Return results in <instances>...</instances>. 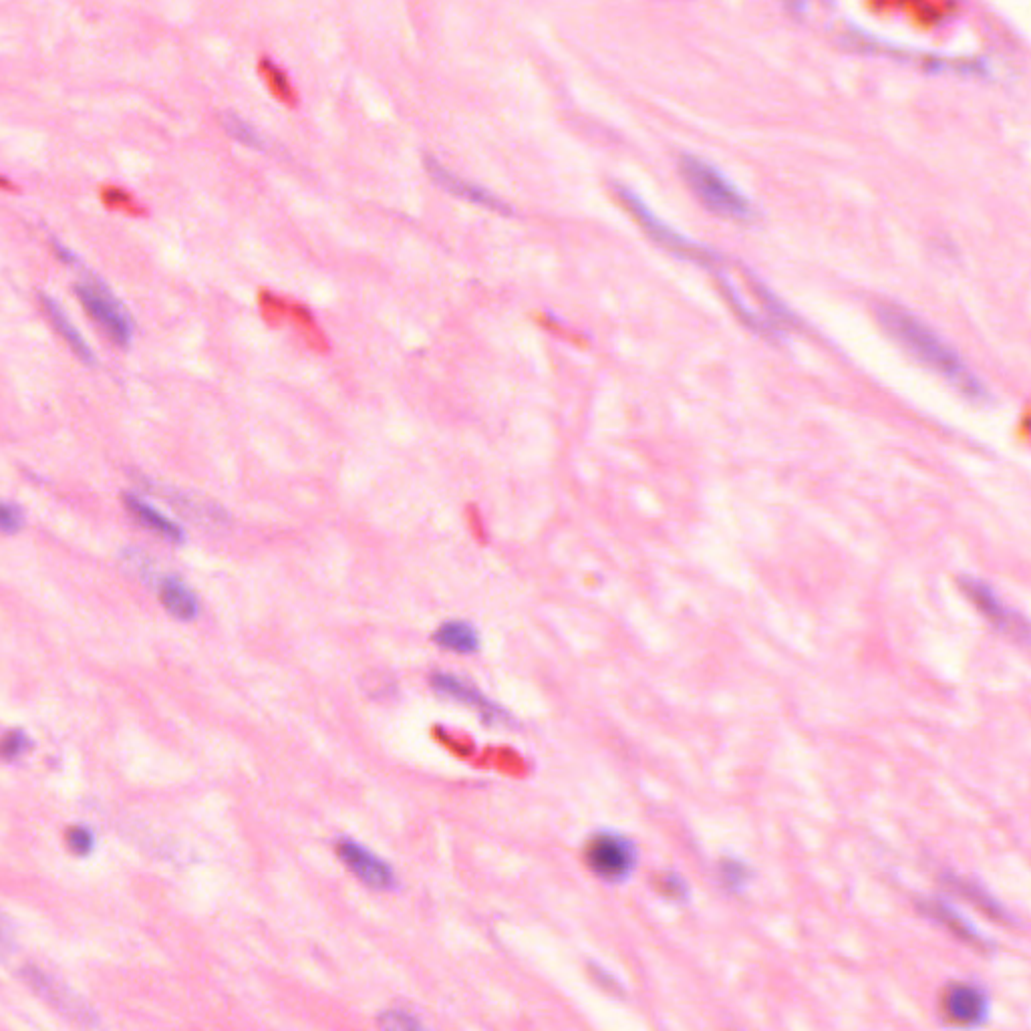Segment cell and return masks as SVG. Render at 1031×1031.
<instances>
[{
	"label": "cell",
	"mask_w": 1031,
	"mask_h": 1031,
	"mask_svg": "<svg viewBox=\"0 0 1031 1031\" xmlns=\"http://www.w3.org/2000/svg\"><path fill=\"white\" fill-rule=\"evenodd\" d=\"M160 601L164 609L180 619V621H194L198 617L200 605L192 588L178 576H166L160 584Z\"/></svg>",
	"instance_id": "obj_13"
},
{
	"label": "cell",
	"mask_w": 1031,
	"mask_h": 1031,
	"mask_svg": "<svg viewBox=\"0 0 1031 1031\" xmlns=\"http://www.w3.org/2000/svg\"><path fill=\"white\" fill-rule=\"evenodd\" d=\"M961 586L965 595L975 603V607L987 617L991 619L997 627H1007V625H1013V615L1001 605V601L997 599V595L991 591V588L981 582V580H975V578H963L961 580Z\"/></svg>",
	"instance_id": "obj_15"
},
{
	"label": "cell",
	"mask_w": 1031,
	"mask_h": 1031,
	"mask_svg": "<svg viewBox=\"0 0 1031 1031\" xmlns=\"http://www.w3.org/2000/svg\"><path fill=\"white\" fill-rule=\"evenodd\" d=\"M103 202L109 206V208H121V210H131L133 208V202H131V196L125 194L123 190L119 188H105L103 194H101Z\"/></svg>",
	"instance_id": "obj_20"
},
{
	"label": "cell",
	"mask_w": 1031,
	"mask_h": 1031,
	"mask_svg": "<svg viewBox=\"0 0 1031 1031\" xmlns=\"http://www.w3.org/2000/svg\"><path fill=\"white\" fill-rule=\"evenodd\" d=\"M381 1025L389 1027V1029H411V1027L415 1029V1027H419V1023L413 1017L405 1015V1013H387L381 1019Z\"/></svg>",
	"instance_id": "obj_21"
},
{
	"label": "cell",
	"mask_w": 1031,
	"mask_h": 1031,
	"mask_svg": "<svg viewBox=\"0 0 1031 1031\" xmlns=\"http://www.w3.org/2000/svg\"><path fill=\"white\" fill-rule=\"evenodd\" d=\"M681 174L689 188L695 192V196L711 212L738 222H746L752 218L754 210L750 200L735 188V184L727 176H723L711 164L695 156H683Z\"/></svg>",
	"instance_id": "obj_2"
},
{
	"label": "cell",
	"mask_w": 1031,
	"mask_h": 1031,
	"mask_svg": "<svg viewBox=\"0 0 1031 1031\" xmlns=\"http://www.w3.org/2000/svg\"><path fill=\"white\" fill-rule=\"evenodd\" d=\"M67 844L75 854L87 856L95 846V838H93L91 830H87L83 826H75L67 832Z\"/></svg>",
	"instance_id": "obj_19"
},
{
	"label": "cell",
	"mask_w": 1031,
	"mask_h": 1031,
	"mask_svg": "<svg viewBox=\"0 0 1031 1031\" xmlns=\"http://www.w3.org/2000/svg\"><path fill=\"white\" fill-rule=\"evenodd\" d=\"M0 188H3V190H15V186L5 176H0Z\"/></svg>",
	"instance_id": "obj_26"
},
{
	"label": "cell",
	"mask_w": 1031,
	"mask_h": 1031,
	"mask_svg": "<svg viewBox=\"0 0 1031 1031\" xmlns=\"http://www.w3.org/2000/svg\"><path fill=\"white\" fill-rule=\"evenodd\" d=\"M262 69H264V73H266V81H268V85H270V87H272V85H276V87H278V89H276V95H278L280 99L290 97V89H288V85H286L284 77H282L278 71H274V69L270 67V63H264V67H262Z\"/></svg>",
	"instance_id": "obj_22"
},
{
	"label": "cell",
	"mask_w": 1031,
	"mask_h": 1031,
	"mask_svg": "<svg viewBox=\"0 0 1031 1031\" xmlns=\"http://www.w3.org/2000/svg\"><path fill=\"white\" fill-rule=\"evenodd\" d=\"M337 854L359 880H363L365 885L373 889L387 891L393 889L397 882L393 868L383 858L375 856L369 848L361 846L351 838H343L337 842Z\"/></svg>",
	"instance_id": "obj_6"
},
{
	"label": "cell",
	"mask_w": 1031,
	"mask_h": 1031,
	"mask_svg": "<svg viewBox=\"0 0 1031 1031\" xmlns=\"http://www.w3.org/2000/svg\"><path fill=\"white\" fill-rule=\"evenodd\" d=\"M876 319L901 347H905L925 367L947 379L963 397L977 403L987 401L989 391L967 367L961 355L913 313L893 303H880L876 305Z\"/></svg>",
	"instance_id": "obj_1"
},
{
	"label": "cell",
	"mask_w": 1031,
	"mask_h": 1031,
	"mask_svg": "<svg viewBox=\"0 0 1031 1031\" xmlns=\"http://www.w3.org/2000/svg\"><path fill=\"white\" fill-rule=\"evenodd\" d=\"M9 947H11V931H9V925L3 919V915H0V957L7 953Z\"/></svg>",
	"instance_id": "obj_24"
},
{
	"label": "cell",
	"mask_w": 1031,
	"mask_h": 1031,
	"mask_svg": "<svg viewBox=\"0 0 1031 1031\" xmlns=\"http://www.w3.org/2000/svg\"><path fill=\"white\" fill-rule=\"evenodd\" d=\"M25 524V514L19 506L0 502V532L3 534H17Z\"/></svg>",
	"instance_id": "obj_18"
},
{
	"label": "cell",
	"mask_w": 1031,
	"mask_h": 1031,
	"mask_svg": "<svg viewBox=\"0 0 1031 1031\" xmlns=\"http://www.w3.org/2000/svg\"><path fill=\"white\" fill-rule=\"evenodd\" d=\"M659 891L671 899H679L683 895V885L677 876H667L659 880Z\"/></svg>",
	"instance_id": "obj_23"
},
{
	"label": "cell",
	"mask_w": 1031,
	"mask_h": 1031,
	"mask_svg": "<svg viewBox=\"0 0 1031 1031\" xmlns=\"http://www.w3.org/2000/svg\"><path fill=\"white\" fill-rule=\"evenodd\" d=\"M425 170L427 174L431 176V180L444 188L446 192L458 196V198H464L476 206H482L486 210H492V212H498L502 216H510L512 214V208L500 200L498 196H494L492 192H488L486 188L482 186H476L472 182H466L462 178H458L456 174H452L448 168L441 166L437 160L433 158H425Z\"/></svg>",
	"instance_id": "obj_7"
},
{
	"label": "cell",
	"mask_w": 1031,
	"mask_h": 1031,
	"mask_svg": "<svg viewBox=\"0 0 1031 1031\" xmlns=\"http://www.w3.org/2000/svg\"><path fill=\"white\" fill-rule=\"evenodd\" d=\"M53 248H55V254H57L63 262H67V264H75V262H77V256H75L69 248H65L63 244L53 242Z\"/></svg>",
	"instance_id": "obj_25"
},
{
	"label": "cell",
	"mask_w": 1031,
	"mask_h": 1031,
	"mask_svg": "<svg viewBox=\"0 0 1031 1031\" xmlns=\"http://www.w3.org/2000/svg\"><path fill=\"white\" fill-rule=\"evenodd\" d=\"M615 192H617V198L621 200V204L627 208V212H631V216L637 220V224L645 230V234L651 240H655L659 246H663L667 252L679 256V258L703 264L705 268H709L713 272L719 268V264H721L719 254H715L707 246L697 244L695 240L687 238L685 234H681L679 230L669 226L633 190L617 184Z\"/></svg>",
	"instance_id": "obj_3"
},
{
	"label": "cell",
	"mask_w": 1031,
	"mask_h": 1031,
	"mask_svg": "<svg viewBox=\"0 0 1031 1031\" xmlns=\"http://www.w3.org/2000/svg\"><path fill=\"white\" fill-rule=\"evenodd\" d=\"M433 641L446 651L470 655L480 649V633L466 621H448L433 633Z\"/></svg>",
	"instance_id": "obj_14"
},
{
	"label": "cell",
	"mask_w": 1031,
	"mask_h": 1031,
	"mask_svg": "<svg viewBox=\"0 0 1031 1031\" xmlns=\"http://www.w3.org/2000/svg\"><path fill=\"white\" fill-rule=\"evenodd\" d=\"M222 123H224V129L228 131V135H232L236 141H240V143H244L248 147H256V150H260V147L264 145V141L256 133V129L248 121L238 117L236 113H226Z\"/></svg>",
	"instance_id": "obj_16"
},
{
	"label": "cell",
	"mask_w": 1031,
	"mask_h": 1031,
	"mask_svg": "<svg viewBox=\"0 0 1031 1031\" xmlns=\"http://www.w3.org/2000/svg\"><path fill=\"white\" fill-rule=\"evenodd\" d=\"M39 303H41V309L43 313L47 315L49 323L53 325V329L61 335V339L69 345V349L87 365L95 363V355L91 351V347L87 345V341L81 337V333L75 329V325L69 321L67 313L59 307V303L53 299V297H47V294H41L39 297Z\"/></svg>",
	"instance_id": "obj_12"
},
{
	"label": "cell",
	"mask_w": 1031,
	"mask_h": 1031,
	"mask_svg": "<svg viewBox=\"0 0 1031 1031\" xmlns=\"http://www.w3.org/2000/svg\"><path fill=\"white\" fill-rule=\"evenodd\" d=\"M941 1011L955 1025H973L985 1013V997L971 985L953 983L941 997Z\"/></svg>",
	"instance_id": "obj_8"
},
{
	"label": "cell",
	"mask_w": 1031,
	"mask_h": 1031,
	"mask_svg": "<svg viewBox=\"0 0 1031 1031\" xmlns=\"http://www.w3.org/2000/svg\"><path fill=\"white\" fill-rule=\"evenodd\" d=\"M29 748H31V740L23 731H11L9 735H5L3 740H0V758L3 760L19 758Z\"/></svg>",
	"instance_id": "obj_17"
},
{
	"label": "cell",
	"mask_w": 1031,
	"mask_h": 1031,
	"mask_svg": "<svg viewBox=\"0 0 1031 1031\" xmlns=\"http://www.w3.org/2000/svg\"><path fill=\"white\" fill-rule=\"evenodd\" d=\"M431 685L441 695L452 697V699H456V701H460L464 705L476 707L482 715H486L492 721L500 715V709L490 699H486L474 685H470L468 681H464V679H460L456 675L433 673L431 675Z\"/></svg>",
	"instance_id": "obj_10"
},
{
	"label": "cell",
	"mask_w": 1031,
	"mask_h": 1031,
	"mask_svg": "<svg viewBox=\"0 0 1031 1031\" xmlns=\"http://www.w3.org/2000/svg\"><path fill=\"white\" fill-rule=\"evenodd\" d=\"M123 504H125L127 512L143 528L152 530L154 534H158V536H162V538H166L168 542H174V544H182L186 540V530L180 524H176L174 520L164 516L160 510H156L152 504H147L139 496L123 494Z\"/></svg>",
	"instance_id": "obj_9"
},
{
	"label": "cell",
	"mask_w": 1031,
	"mask_h": 1031,
	"mask_svg": "<svg viewBox=\"0 0 1031 1031\" xmlns=\"http://www.w3.org/2000/svg\"><path fill=\"white\" fill-rule=\"evenodd\" d=\"M75 292L87 315L103 329V333L113 343H117L119 347H127L131 343V319L103 282H99L97 278H85L75 286Z\"/></svg>",
	"instance_id": "obj_4"
},
{
	"label": "cell",
	"mask_w": 1031,
	"mask_h": 1031,
	"mask_svg": "<svg viewBox=\"0 0 1031 1031\" xmlns=\"http://www.w3.org/2000/svg\"><path fill=\"white\" fill-rule=\"evenodd\" d=\"M27 981L37 989V993L41 997H45L47 1001H51L53 1007H57L59 1011L67 1013L69 1017H77L79 1021L85 1023V1017H91V1011L83 1005V1001H79L77 995H73L67 987H59L55 985L53 979H49L45 973H41L39 969L35 967H29L27 969Z\"/></svg>",
	"instance_id": "obj_11"
},
{
	"label": "cell",
	"mask_w": 1031,
	"mask_h": 1031,
	"mask_svg": "<svg viewBox=\"0 0 1031 1031\" xmlns=\"http://www.w3.org/2000/svg\"><path fill=\"white\" fill-rule=\"evenodd\" d=\"M584 860L597 876L605 880L625 878L635 864V850L621 836L601 834L586 844Z\"/></svg>",
	"instance_id": "obj_5"
}]
</instances>
